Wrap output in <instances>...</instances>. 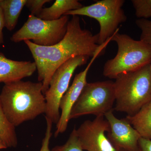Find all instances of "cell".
<instances>
[{
	"mask_svg": "<svg viewBox=\"0 0 151 151\" xmlns=\"http://www.w3.org/2000/svg\"><path fill=\"white\" fill-rule=\"evenodd\" d=\"M89 58L87 56L72 58L59 66L52 76L45 96L46 103L45 118L50 119L52 124H57L59 121L60 102L69 88L73 73L77 68L86 64Z\"/></svg>",
	"mask_w": 151,
	"mask_h": 151,
	"instance_id": "ba28073f",
	"label": "cell"
},
{
	"mask_svg": "<svg viewBox=\"0 0 151 151\" xmlns=\"http://www.w3.org/2000/svg\"><path fill=\"white\" fill-rule=\"evenodd\" d=\"M36 70L35 62L12 60L0 52V83L20 81L31 76Z\"/></svg>",
	"mask_w": 151,
	"mask_h": 151,
	"instance_id": "7c38bea8",
	"label": "cell"
},
{
	"mask_svg": "<svg viewBox=\"0 0 151 151\" xmlns=\"http://www.w3.org/2000/svg\"><path fill=\"white\" fill-rule=\"evenodd\" d=\"M119 28L111 40L117 44V54L106 61L103 67V75L111 79L137 70L151 61V45L140 40H135L127 35L119 33Z\"/></svg>",
	"mask_w": 151,
	"mask_h": 151,
	"instance_id": "277c9868",
	"label": "cell"
},
{
	"mask_svg": "<svg viewBox=\"0 0 151 151\" xmlns=\"http://www.w3.org/2000/svg\"><path fill=\"white\" fill-rule=\"evenodd\" d=\"M150 71H151V61L150 63Z\"/></svg>",
	"mask_w": 151,
	"mask_h": 151,
	"instance_id": "484cf974",
	"label": "cell"
},
{
	"mask_svg": "<svg viewBox=\"0 0 151 151\" xmlns=\"http://www.w3.org/2000/svg\"><path fill=\"white\" fill-rule=\"evenodd\" d=\"M126 151L124 150H123V149H117V151Z\"/></svg>",
	"mask_w": 151,
	"mask_h": 151,
	"instance_id": "d4e9b609",
	"label": "cell"
},
{
	"mask_svg": "<svg viewBox=\"0 0 151 151\" xmlns=\"http://www.w3.org/2000/svg\"><path fill=\"white\" fill-rule=\"evenodd\" d=\"M140 151H151V140L141 137L139 141Z\"/></svg>",
	"mask_w": 151,
	"mask_h": 151,
	"instance_id": "7402d4cb",
	"label": "cell"
},
{
	"mask_svg": "<svg viewBox=\"0 0 151 151\" xmlns=\"http://www.w3.org/2000/svg\"><path fill=\"white\" fill-rule=\"evenodd\" d=\"M41 82L22 80L6 83L0 100L6 118L15 127L45 113L46 103Z\"/></svg>",
	"mask_w": 151,
	"mask_h": 151,
	"instance_id": "7a4b0ae2",
	"label": "cell"
},
{
	"mask_svg": "<svg viewBox=\"0 0 151 151\" xmlns=\"http://www.w3.org/2000/svg\"><path fill=\"white\" fill-rule=\"evenodd\" d=\"M0 1H1V0H0Z\"/></svg>",
	"mask_w": 151,
	"mask_h": 151,
	"instance_id": "4316f807",
	"label": "cell"
},
{
	"mask_svg": "<svg viewBox=\"0 0 151 151\" xmlns=\"http://www.w3.org/2000/svg\"><path fill=\"white\" fill-rule=\"evenodd\" d=\"M135 22L141 30L140 40L151 45V20L148 19H138Z\"/></svg>",
	"mask_w": 151,
	"mask_h": 151,
	"instance_id": "d6986e66",
	"label": "cell"
},
{
	"mask_svg": "<svg viewBox=\"0 0 151 151\" xmlns=\"http://www.w3.org/2000/svg\"><path fill=\"white\" fill-rule=\"evenodd\" d=\"M105 116H96L93 121L86 120L76 129L78 142L87 151H116L105 132L110 131V124Z\"/></svg>",
	"mask_w": 151,
	"mask_h": 151,
	"instance_id": "30bf717a",
	"label": "cell"
},
{
	"mask_svg": "<svg viewBox=\"0 0 151 151\" xmlns=\"http://www.w3.org/2000/svg\"><path fill=\"white\" fill-rule=\"evenodd\" d=\"M5 27L4 20L1 9L0 8V45L4 42V35L3 30Z\"/></svg>",
	"mask_w": 151,
	"mask_h": 151,
	"instance_id": "603a6c76",
	"label": "cell"
},
{
	"mask_svg": "<svg viewBox=\"0 0 151 151\" xmlns=\"http://www.w3.org/2000/svg\"><path fill=\"white\" fill-rule=\"evenodd\" d=\"M124 0H102L81 8L67 12L63 16H84L95 19L99 22V45L104 43L119 29V25L127 21L123 6Z\"/></svg>",
	"mask_w": 151,
	"mask_h": 151,
	"instance_id": "5b68a950",
	"label": "cell"
},
{
	"mask_svg": "<svg viewBox=\"0 0 151 151\" xmlns=\"http://www.w3.org/2000/svg\"><path fill=\"white\" fill-rule=\"evenodd\" d=\"M27 0H1L0 8L4 20L5 27L12 31L17 23Z\"/></svg>",
	"mask_w": 151,
	"mask_h": 151,
	"instance_id": "9a60e30c",
	"label": "cell"
},
{
	"mask_svg": "<svg viewBox=\"0 0 151 151\" xmlns=\"http://www.w3.org/2000/svg\"><path fill=\"white\" fill-rule=\"evenodd\" d=\"M51 1L50 0H27L25 6L30 11V14L37 17L43 9L44 5Z\"/></svg>",
	"mask_w": 151,
	"mask_h": 151,
	"instance_id": "ffe728a7",
	"label": "cell"
},
{
	"mask_svg": "<svg viewBox=\"0 0 151 151\" xmlns=\"http://www.w3.org/2000/svg\"><path fill=\"white\" fill-rule=\"evenodd\" d=\"M78 142L74 128L69 136L66 142L63 145L56 146L51 151H83Z\"/></svg>",
	"mask_w": 151,
	"mask_h": 151,
	"instance_id": "ac0fdd59",
	"label": "cell"
},
{
	"mask_svg": "<svg viewBox=\"0 0 151 151\" xmlns=\"http://www.w3.org/2000/svg\"><path fill=\"white\" fill-rule=\"evenodd\" d=\"M6 148H7V147H6V146L1 141H0V150Z\"/></svg>",
	"mask_w": 151,
	"mask_h": 151,
	"instance_id": "cb8c5ba5",
	"label": "cell"
},
{
	"mask_svg": "<svg viewBox=\"0 0 151 151\" xmlns=\"http://www.w3.org/2000/svg\"><path fill=\"white\" fill-rule=\"evenodd\" d=\"M104 116L110 124L107 137L116 150L140 151L139 141L141 136L127 119H117L113 111L106 113Z\"/></svg>",
	"mask_w": 151,
	"mask_h": 151,
	"instance_id": "8fae6325",
	"label": "cell"
},
{
	"mask_svg": "<svg viewBox=\"0 0 151 151\" xmlns=\"http://www.w3.org/2000/svg\"><path fill=\"white\" fill-rule=\"evenodd\" d=\"M111 41V38H110L104 43L99 45L95 54L92 58L86 68L75 75L71 86L63 96L59 104L60 110H61V112L59 121L56 124L55 137H57L60 134L64 133L67 129L72 108L79 98L84 86L87 83L86 77L89 68L97 58L104 53L105 48Z\"/></svg>",
	"mask_w": 151,
	"mask_h": 151,
	"instance_id": "9c48e42d",
	"label": "cell"
},
{
	"mask_svg": "<svg viewBox=\"0 0 151 151\" xmlns=\"http://www.w3.org/2000/svg\"><path fill=\"white\" fill-rule=\"evenodd\" d=\"M84 6L77 0H56L51 6L42 9L37 17L45 20H56L67 12L78 9Z\"/></svg>",
	"mask_w": 151,
	"mask_h": 151,
	"instance_id": "5bb4252c",
	"label": "cell"
},
{
	"mask_svg": "<svg viewBox=\"0 0 151 151\" xmlns=\"http://www.w3.org/2000/svg\"><path fill=\"white\" fill-rule=\"evenodd\" d=\"M126 119L139 134L141 137L151 140V100L137 113Z\"/></svg>",
	"mask_w": 151,
	"mask_h": 151,
	"instance_id": "4fadbf2b",
	"label": "cell"
},
{
	"mask_svg": "<svg viewBox=\"0 0 151 151\" xmlns=\"http://www.w3.org/2000/svg\"><path fill=\"white\" fill-rule=\"evenodd\" d=\"M0 141L7 148L16 147L18 140L15 127L6 118L0 100Z\"/></svg>",
	"mask_w": 151,
	"mask_h": 151,
	"instance_id": "2e32d148",
	"label": "cell"
},
{
	"mask_svg": "<svg viewBox=\"0 0 151 151\" xmlns=\"http://www.w3.org/2000/svg\"><path fill=\"white\" fill-rule=\"evenodd\" d=\"M113 82L116 111L132 116L151 100L150 63L137 70L122 73Z\"/></svg>",
	"mask_w": 151,
	"mask_h": 151,
	"instance_id": "3957f363",
	"label": "cell"
},
{
	"mask_svg": "<svg viewBox=\"0 0 151 151\" xmlns=\"http://www.w3.org/2000/svg\"><path fill=\"white\" fill-rule=\"evenodd\" d=\"M135 14L140 19L151 17V0H132Z\"/></svg>",
	"mask_w": 151,
	"mask_h": 151,
	"instance_id": "e0dca14e",
	"label": "cell"
},
{
	"mask_svg": "<svg viewBox=\"0 0 151 151\" xmlns=\"http://www.w3.org/2000/svg\"><path fill=\"white\" fill-rule=\"evenodd\" d=\"M46 121V129L45 136L42 140V147L40 151H51L50 150L49 145L50 138L52 135V123L50 119L45 118Z\"/></svg>",
	"mask_w": 151,
	"mask_h": 151,
	"instance_id": "44dd1931",
	"label": "cell"
},
{
	"mask_svg": "<svg viewBox=\"0 0 151 151\" xmlns=\"http://www.w3.org/2000/svg\"><path fill=\"white\" fill-rule=\"evenodd\" d=\"M98 41V34L93 35L89 30L82 28L77 16H73L69 20L64 37L54 45L40 46L31 41H24L36 65L38 80L42 83L44 95L48 90L52 76L59 66L75 57L92 58L100 45Z\"/></svg>",
	"mask_w": 151,
	"mask_h": 151,
	"instance_id": "6da1fadb",
	"label": "cell"
},
{
	"mask_svg": "<svg viewBox=\"0 0 151 151\" xmlns=\"http://www.w3.org/2000/svg\"><path fill=\"white\" fill-rule=\"evenodd\" d=\"M69 20L68 16L48 21L30 14L22 27L11 37V40L18 43L32 40L34 43L40 46H52L64 37Z\"/></svg>",
	"mask_w": 151,
	"mask_h": 151,
	"instance_id": "8992f818",
	"label": "cell"
},
{
	"mask_svg": "<svg viewBox=\"0 0 151 151\" xmlns=\"http://www.w3.org/2000/svg\"><path fill=\"white\" fill-rule=\"evenodd\" d=\"M113 82L109 80L86 83L72 108L70 120L89 114L104 116L113 111L116 101Z\"/></svg>",
	"mask_w": 151,
	"mask_h": 151,
	"instance_id": "52a82bcc",
	"label": "cell"
}]
</instances>
